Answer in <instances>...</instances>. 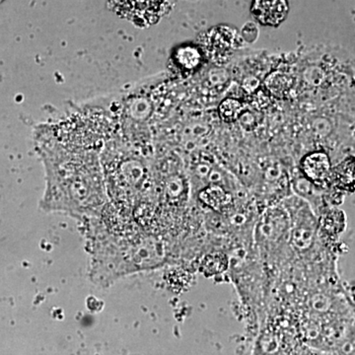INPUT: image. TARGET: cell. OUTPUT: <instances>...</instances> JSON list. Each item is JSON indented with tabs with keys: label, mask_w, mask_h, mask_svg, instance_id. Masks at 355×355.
<instances>
[{
	"label": "cell",
	"mask_w": 355,
	"mask_h": 355,
	"mask_svg": "<svg viewBox=\"0 0 355 355\" xmlns=\"http://www.w3.org/2000/svg\"><path fill=\"white\" fill-rule=\"evenodd\" d=\"M266 85L270 89V92L277 97H282L289 93L292 87V81L291 77L280 72H275L268 77Z\"/></svg>",
	"instance_id": "4fadbf2b"
},
{
	"label": "cell",
	"mask_w": 355,
	"mask_h": 355,
	"mask_svg": "<svg viewBox=\"0 0 355 355\" xmlns=\"http://www.w3.org/2000/svg\"><path fill=\"white\" fill-rule=\"evenodd\" d=\"M176 60L178 64L184 69L191 70L195 69L200 64L202 55L197 48L184 46L177 51Z\"/></svg>",
	"instance_id": "5bb4252c"
},
{
	"label": "cell",
	"mask_w": 355,
	"mask_h": 355,
	"mask_svg": "<svg viewBox=\"0 0 355 355\" xmlns=\"http://www.w3.org/2000/svg\"><path fill=\"white\" fill-rule=\"evenodd\" d=\"M236 44V33L229 27H216L207 36V49L212 53H225L232 50Z\"/></svg>",
	"instance_id": "ba28073f"
},
{
	"label": "cell",
	"mask_w": 355,
	"mask_h": 355,
	"mask_svg": "<svg viewBox=\"0 0 355 355\" xmlns=\"http://www.w3.org/2000/svg\"><path fill=\"white\" fill-rule=\"evenodd\" d=\"M345 212L340 210L331 209L326 212L320 220V227L328 235H338L345 230Z\"/></svg>",
	"instance_id": "8fae6325"
},
{
	"label": "cell",
	"mask_w": 355,
	"mask_h": 355,
	"mask_svg": "<svg viewBox=\"0 0 355 355\" xmlns=\"http://www.w3.org/2000/svg\"><path fill=\"white\" fill-rule=\"evenodd\" d=\"M333 180L338 188L343 191H354V159L349 157L343 161L334 169Z\"/></svg>",
	"instance_id": "30bf717a"
},
{
	"label": "cell",
	"mask_w": 355,
	"mask_h": 355,
	"mask_svg": "<svg viewBox=\"0 0 355 355\" xmlns=\"http://www.w3.org/2000/svg\"><path fill=\"white\" fill-rule=\"evenodd\" d=\"M301 169L310 181L316 184L323 183L331 174L330 158L320 151L308 154L301 162Z\"/></svg>",
	"instance_id": "8992f818"
},
{
	"label": "cell",
	"mask_w": 355,
	"mask_h": 355,
	"mask_svg": "<svg viewBox=\"0 0 355 355\" xmlns=\"http://www.w3.org/2000/svg\"><path fill=\"white\" fill-rule=\"evenodd\" d=\"M78 223L87 250L89 279L95 286L108 287L132 273L160 268L167 261L163 240L110 202L97 216Z\"/></svg>",
	"instance_id": "6da1fadb"
},
{
	"label": "cell",
	"mask_w": 355,
	"mask_h": 355,
	"mask_svg": "<svg viewBox=\"0 0 355 355\" xmlns=\"http://www.w3.org/2000/svg\"><path fill=\"white\" fill-rule=\"evenodd\" d=\"M288 214L284 210L275 209L263 214L257 227V241L263 251H275L289 238Z\"/></svg>",
	"instance_id": "277c9868"
},
{
	"label": "cell",
	"mask_w": 355,
	"mask_h": 355,
	"mask_svg": "<svg viewBox=\"0 0 355 355\" xmlns=\"http://www.w3.org/2000/svg\"><path fill=\"white\" fill-rule=\"evenodd\" d=\"M243 111L241 103L235 99H225L219 107V114L226 123H232L238 120Z\"/></svg>",
	"instance_id": "9a60e30c"
},
{
	"label": "cell",
	"mask_w": 355,
	"mask_h": 355,
	"mask_svg": "<svg viewBox=\"0 0 355 355\" xmlns=\"http://www.w3.org/2000/svg\"><path fill=\"white\" fill-rule=\"evenodd\" d=\"M111 10L140 28L150 27L168 13V0H108Z\"/></svg>",
	"instance_id": "3957f363"
},
{
	"label": "cell",
	"mask_w": 355,
	"mask_h": 355,
	"mask_svg": "<svg viewBox=\"0 0 355 355\" xmlns=\"http://www.w3.org/2000/svg\"><path fill=\"white\" fill-rule=\"evenodd\" d=\"M35 140L46 173L41 209L77 221L100 214L109 200L99 151L65 146L39 132Z\"/></svg>",
	"instance_id": "7a4b0ae2"
},
{
	"label": "cell",
	"mask_w": 355,
	"mask_h": 355,
	"mask_svg": "<svg viewBox=\"0 0 355 355\" xmlns=\"http://www.w3.org/2000/svg\"><path fill=\"white\" fill-rule=\"evenodd\" d=\"M289 6L287 0H254L251 12L260 24L277 27L286 19Z\"/></svg>",
	"instance_id": "5b68a950"
},
{
	"label": "cell",
	"mask_w": 355,
	"mask_h": 355,
	"mask_svg": "<svg viewBox=\"0 0 355 355\" xmlns=\"http://www.w3.org/2000/svg\"><path fill=\"white\" fill-rule=\"evenodd\" d=\"M228 266V260L226 256L222 254H207L202 261V272L207 275H219L226 270Z\"/></svg>",
	"instance_id": "7c38bea8"
},
{
	"label": "cell",
	"mask_w": 355,
	"mask_h": 355,
	"mask_svg": "<svg viewBox=\"0 0 355 355\" xmlns=\"http://www.w3.org/2000/svg\"><path fill=\"white\" fill-rule=\"evenodd\" d=\"M316 223L313 220L294 221L292 224L289 238L294 249L298 252L307 251L315 240Z\"/></svg>",
	"instance_id": "52a82bcc"
},
{
	"label": "cell",
	"mask_w": 355,
	"mask_h": 355,
	"mask_svg": "<svg viewBox=\"0 0 355 355\" xmlns=\"http://www.w3.org/2000/svg\"><path fill=\"white\" fill-rule=\"evenodd\" d=\"M200 202L214 211H223L232 203V196L221 187L209 186L200 193Z\"/></svg>",
	"instance_id": "9c48e42d"
},
{
	"label": "cell",
	"mask_w": 355,
	"mask_h": 355,
	"mask_svg": "<svg viewBox=\"0 0 355 355\" xmlns=\"http://www.w3.org/2000/svg\"><path fill=\"white\" fill-rule=\"evenodd\" d=\"M3 1H6V0H0V3H2Z\"/></svg>",
	"instance_id": "2e32d148"
}]
</instances>
